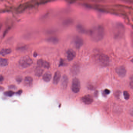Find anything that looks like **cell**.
Wrapping results in <instances>:
<instances>
[{
	"label": "cell",
	"mask_w": 133,
	"mask_h": 133,
	"mask_svg": "<svg viewBox=\"0 0 133 133\" xmlns=\"http://www.w3.org/2000/svg\"><path fill=\"white\" fill-rule=\"evenodd\" d=\"M104 35V28L102 26H98L94 27L90 31V38L94 42H98L102 40Z\"/></svg>",
	"instance_id": "6da1fadb"
},
{
	"label": "cell",
	"mask_w": 133,
	"mask_h": 133,
	"mask_svg": "<svg viewBox=\"0 0 133 133\" xmlns=\"http://www.w3.org/2000/svg\"><path fill=\"white\" fill-rule=\"evenodd\" d=\"M125 28L124 25L121 23H117L114 28L113 34L115 38H120L124 34Z\"/></svg>",
	"instance_id": "7a4b0ae2"
},
{
	"label": "cell",
	"mask_w": 133,
	"mask_h": 133,
	"mask_svg": "<svg viewBox=\"0 0 133 133\" xmlns=\"http://www.w3.org/2000/svg\"><path fill=\"white\" fill-rule=\"evenodd\" d=\"M33 63V60L30 57L28 56H25L20 59L19 63L20 66L24 68H26L31 66Z\"/></svg>",
	"instance_id": "3957f363"
},
{
	"label": "cell",
	"mask_w": 133,
	"mask_h": 133,
	"mask_svg": "<svg viewBox=\"0 0 133 133\" xmlns=\"http://www.w3.org/2000/svg\"><path fill=\"white\" fill-rule=\"evenodd\" d=\"M98 60L99 64L104 66H108L109 64V58L107 55L105 54H102L99 55Z\"/></svg>",
	"instance_id": "277c9868"
},
{
	"label": "cell",
	"mask_w": 133,
	"mask_h": 133,
	"mask_svg": "<svg viewBox=\"0 0 133 133\" xmlns=\"http://www.w3.org/2000/svg\"><path fill=\"white\" fill-rule=\"evenodd\" d=\"M72 91L74 93H78L80 89V83L79 79L76 78H74L72 80Z\"/></svg>",
	"instance_id": "5b68a950"
},
{
	"label": "cell",
	"mask_w": 133,
	"mask_h": 133,
	"mask_svg": "<svg viewBox=\"0 0 133 133\" xmlns=\"http://www.w3.org/2000/svg\"><path fill=\"white\" fill-rule=\"evenodd\" d=\"M33 3L28 2L20 5L16 8V11L18 12H23L28 8H30L33 6Z\"/></svg>",
	"instance_id": "8992f818"
},
{
	"label": "cell",
	"mask_w": 133,
	"mask_h": 133,
	"mask_svg": "<svg viewBox=\"0 0 133 133\" xmlns=\"http://www.w3.org/2000/svg\"><path fill=\"white\" fill-rule=\"evenodd\" d=\"M116 72L118 76L121 77H124L126 74V70L123 66H120L116 68Z\"/></svg>",
	"instance_id": "52a82bcc"
},
{
	"label": "cell",
	"mask_w": 133,
	"mask_h": 133,
	"mask_svg": "<svg viewBox=\"0 0 133 133\" xmlns=\"http://www.w3.org/2000/svg\"><path fill=\"white\" fill-rule=\"evenodd\" d=\"M68 83V78L67 76L65 74L62 77L60 81V86L62 89L65 90L66 89Z\"/></svg>",
	"instance_id": "ba28073f"
},
{
	"label": "cell",
	"mask_w": 133,
	"mask_h": 133,
	"mask_svg": "<svg viewBox=\"0 0 133 133\" xmlns=\"http://www.w3.org/2000/svg\"><path fill=\"white\" fill-rule=\"evenodd\" d=\"M74 43L76 48L79 49L83 44V40L81 38L77 36L74 38Z\"/></svg>",
	"instance_id": "9c48e42d"
},
{
	"label": "cell",
	"mask_w": 133,
	"mask_h": 133,
	"mask_svg": "<svg viewBox=\"0 0 133 133\" xmlns=\"http://www.w3.org/2000/svg\"><path fill=\"white\" fill-rule=\"evenodd\" d=\"M81 100L83 103L86 105H90L93 101V98L90 95H86L84 96L81 98Z\"/></svg>",
	"instance_id": "30bf717a"
},
{
	"label": "cell",
	"mask_w": 133,
	"mask_h": 133,
	"mask_svg": "<svg viewBox=\"0 0 133 133\" xmlns=\"http://www.w3.org/2000/svg\"><path fill=\"white\" fill-rule=\"evenodd\" d=\"M37 64L39 66L44 68H49L50 66L49 62L42 60H38L37 61Z\"/></svg>",
	"instance_id": "8fae6325"
},
{
	"label": "cell",
	"mask_w": 133,
	"mask_h": 133,
	"mask_svg": "<svg viewBox=\"0 0 133 133\" xmlns=\"http://www.w3.org/2000/svg\"><path fill=\"white\" fill-rule=\"evenodd\" d=\"M80 68L79 65L74 64L71 69V74L74 76H76L80 72Z\"/></svg>",
	"instance_id": "7c38bea8"
},
{
	"label": "cell",
	"mask_w": 133,
	"mask_h": 133,
	"mask_svg": "<svg viewBox=\"0 0 133 133\" xmlns=\"http://www.w3.org/2000/svg\"><path fill=\"white\" fill-rule=\"evenodd\" d=\"M76 56V53L72 50H69L67 52V58L69 61L73 60Z\"/></svg>",
	"instance_id": "4fadbf2b"
},
{
	"label": "cell",
	"mask_w": 133,
	"mask_h": 133,
	"mask_svg": "<svg viewBox=\"0 0 133 133\" xmlns=\"http://www.w3.org/2000/svg\"><path fill=\"white\" fill-rule=\"evenodd\" d=\"M33 83V78L31 76H27L24 80V84L25 86L30 87Z\"/></svg>",
	"instance_id": "5bb4252c"
},
{
	"label": "cell",
	"mask_w": 133,
	"mask_h": 133,
	"mask_svg": "<svg viewBox=\"0 0 133 133\" xmlns=\"http://www.w3.org/2000/svg\"><path fill=\"white\" fill-rule=\"evenodd\" d=\"M61 77V74L60 72L59 71H57L54 74V76L53 80V82L55 85H57L60 82V80Z\"/></svg>",
	"instance_id": "9a60e30c"
},
{
	"label": "cell",
	"mask_w": 133,
	"mask_h": 133,
	"mask_svg": "<svg viewBox=\"0 0 133 133\" xmlns=\"http://www.w3.org/2000/svg\"><path fill=\"white\" fill-rule=\"evenodd\" d=\"M51 78L52 74L50 72H46L43 76V79L45 82H49Z\"/></svg>",
	"instance_id": "2e32d148"
},
{
	"label": "cell",
	"mask_w": 133,
	"mask_h": 133,
	"mask_svg": "<svg viewBox=\"0 0 133 133\" xmlns=\"http://www.w3.org/2000/svg\"><path fill=\"white\" fill-rule=\"evenodd\" d=\"M12 52V50L10 48H3L0 51V55L2 56H5L10 54Z\"/></svg>",
	"instance_id": "e0dca14e"
},
{
	"label": "cell",
	"mask_w": 133,
	"mask_h": 133,
	"mask_svg": "<svg viewBox=\"0 0 133 133\" xmlns=\"http://www.w3.org/2000/svg\"><path fill=\"white\" fill-rule=\"evenodd\" d=\"M44 72V70L42 68V67L39 66L35 70V74L36 76L40 77L42 76Z\"/></svg>",
	"instance_id": "ac0fdd59"
},
{
	"label": "cell",
	"mask_w": 133,
	"mask_h": 133,
	"mask_svg": "<svg viewBox=\"0 0 133 133\" xmlns=\"http://www.w3.org/2000/svg\"><path fill=\"white\" fill-rule=\"evenodd\" d=\"M8 64V60L7 59L0 58V66H7Z\"/></svg>",
	"instance_id": "d6986e66"
},
{
	"label": "cell",
	"mask_w": 133,
	"mask_h": 133,
	"mask_svg": "<svg viewBox=\"0 0 133 133\" xmlns=\"http://www.w3.org/2000/svg\"><path fill=\"white\" fill-rule=\"evenodd\" d=\"M58 39L55 37H50L48 38L47 39V42L52 44H56L58 42Z\"/></svg>",
	"instance_id": "ffe728a7"
},
{
	"label": "cell",
	"mask_w": 133,
	"mask_h": 133,
	"mask_svg": "<svg viewBox=\"0 0 133 133\" xmlns=\"http://www.w3.org/2000/svg\"><path fill=\"white\" fill-rule=\"evenodd\" d=\"M77 29L78 30L80 33H84V32H85V30H84L83 27L81 26H80V25L77 26Z\"/></svg>",
	"instance_id": "44dd1931"
},
{
	"label": "cell",
	"mask_w": 133,
	"mask_h": 133,
	"mask_svg": "<svg viewBox=\"0 0 133 133\" xmlns=\"http://www.w3.org/2000/svg\"><path fill=\"white\" fill-rule=\"evenodd\" d=\"M14 92L12 90H9L4 92L5 95L8 96H12L14 94Z\"/></svg>",
	"instance_id": "7402d4cb"
},
{
	"label": "cell",
	"mask_w": 133,
	"mask_h": 133,
	"mask_svg": "<svg viewBox=\"0 0 133 133\" xmlns=\"http://www.w3.org/2000/svg\"><path fill=\"white\" fill-rule=\"evenodd\" d=\"M123 94L124 96V98L126 100H128L130 98V95L129 93L127 91H124L123 92Z\"/></svg>",
	"instance_id": "603a6c76"
},
{
	"label": "cell",
	"mask_w": 133,
	"mask_h": 133,
	"mask_svg": "<svg viewBox=\"0 0 133 133\" xmlns=\"http://www.w3.org/2000/svg\"><path fill=\"white\" fill-rule=\"evenodd\" d=\"M110 90H108V89H106L103 91V95L104 96H106L107 95L110 94Z\"/></svg>",
	"instance_id": "cb8c5ba5"
},
{
	"label": "cell",
	"mask_w": 133,
	"mask_h": 133,
	"mask_svg": "<svg viewBox=\"0 0 133 133\" xmlns=\"http://www.w3.org/2000/svg\"><path fill=\"white\" fill-rule=\"evenodd\" d=\"M65 65V63L64 62V60L62 59H61L60 60V66H64Z\"/></svg>",
	"instance_id": "d4e9b609"
},
{
	"label": "cell",
	"mask_w": 133,
	"mask_h": 133,
	"mask_svg": "<svg viewBox=\"0 0 133 133\" xmlns=\"http://www.w3.org/2000/svg\"><path fill=\"white\" fill-rule=\"evenodd\" d=\"M16 80L18 82H20L21 81L22 78V77L21 76H18L16 78Z\"/></svg>",
	"instance_id": "484cf974"
},
{
	"label": "cell",
	"mask_w": 133,
	"mask_h": 133,
	"mask_svg": "<svg viewBox=\"0 0 133 133\" xmlns=\"http://www.w3.org/2000/svg\"><path fill=\"white\" fill-rule=\"evenodd\" d=\"M4 77L1 75H0V82H2L4 80Z\"/></svg>",
	"instance_id": "4316f807"
},
{
	"label": "cell",
	"mask_w": 133,
	"mask_h": 133,
	"mask_svg": "<svg viewBox=\"0 0 133 133\" xmlns=\"http://www.w3.org/2000/svg\"><path fill=\"white\" fill-rule=\"evenodd\" d=\"M130 85H131V87H132H132H133V78H132V77L131 81L130 82Z\"/></svg>",
	"instance_id": "83f0119b"
},
{
	"label": "cell",
	"mask_w": 133,
	"mask_h": 133,
	"mask_svg": "<svg viewBox=\"0 0 133 133\" xmlns=\"http://www.w3.org/2000/svg\"><path fill=\"white\" fill-rule=\"evenodd\" d=\"M4 88L3 87H2V86H0V92H2L3 90H4Z\"/></svg>",
	"instance_id": "f1b7e54d"
},
{
	"label": "cell",
	"mask_w": 133,
	"mask_h": 133,
	"mask_svg": "<svg viewBox=\"0 0 133 133\" xmlns=\"http://www.w3.org/2000/svg\"><path fill=\"white\" fill-rule=\"evenodd\" d=\"M2 25L1 24H0V30H1V28H2Z\"/></svg>",
	"instance_id": "f546056e"
}]
</instances>
